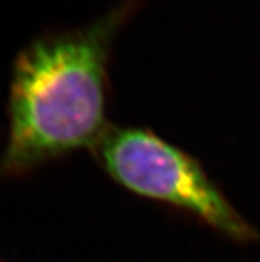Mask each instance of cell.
<instances>
[{"instance_id":"cell-1","label":"cell","mask_w":260,"mask_h":262,"mask_svg":"<svg viewBox=\"0 0 260 262\" xmlns=\"http://www.w3.org/2000/svg\"><path fill=\"white\" fill-rule=\"evenodd\" d=\"M141 6L142 0H122L92 23L45 33L17 55L0 176H26L99 143L109 126L113 46Z\"/></svg>"},{"instance_id":"cell-2","label":"cell","mask_w":260,"mask_h":262,"mask_svg":"<svg viewBox=\"0 0 260 262\" xmlns=\"http://www.w3.org/2000/svg\"><path fill=\"white\" fill-rule=\"evenodd\" d=\"M92 153L124 189L187 213L234 243L260 239L256 228L235 209L202 164L152 130L109 125Z\"/></svg>"}]
</instances>
